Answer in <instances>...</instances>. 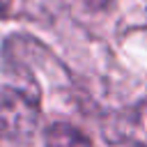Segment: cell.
<instances>
[{"label":"cell","mask_w":147,"mask_h":147,"mask_svg":"<svg viewBox=\"0 0 147 147\" xmlns=\"http://www.w3.org/2000/svg\"><path fill=\"white\" fill-rule=\"evenodd\" d=\"M39 122V110L32 96L21 90L0 87V138L25 142L32 138Z\"/></svg>","instance_id":"1"},{"label":"cell","mask_w":147,"mask_h":147,"mask_svg":"<svg viewBox=\"0 0 147 147\" xmlns=\"http://www.w3.org/2000/svg\"><path fill=\"white\" fill-rule=\"evenodd\" d=\"M108 138L131 147H147V99L119 113L108 129Z\"/></svg>","instance_id":"2"},{"label":"cell","mask_w":147,"mask_h":147,"mask_svg":"<svg viewBox=\"0 0 147 147\" xmlns=\"http://www.w3.org/2000/svg\"><path fill=\"white\" fill-rule=\"evenodd\" d=\"M83 2H85L90 9H103V7H106L110 0H83Z\"/></svg>","instance_id":"4"},{"label":"cell","mask_w":147,"mask_h":147,"mask_svg":"<svg viewBox=\"0 0 147 147\" xmlns=\"http://www.w3.org/2000/svg\"><path fill=\"white\" fill-rule=\"evenodd\" d=\"M11 7H14V0H0V16L9 14V11H11Z\"/></svg>","instance_id":"5"},{"label":"cell","mask_w":147,"mask_h":147,"mask_svg":"<svg viewBox=\"0 0 147 147\" xmlns=\"http://www.w3.org/2000/svg\"><path fill=\"white\" fill-rule=\"evenodd\" d=\"M44 145L46 147H92L85 133H80L71 124H51L44 133Z\"/></svg>","instance_id":"3"}]
</instances>
